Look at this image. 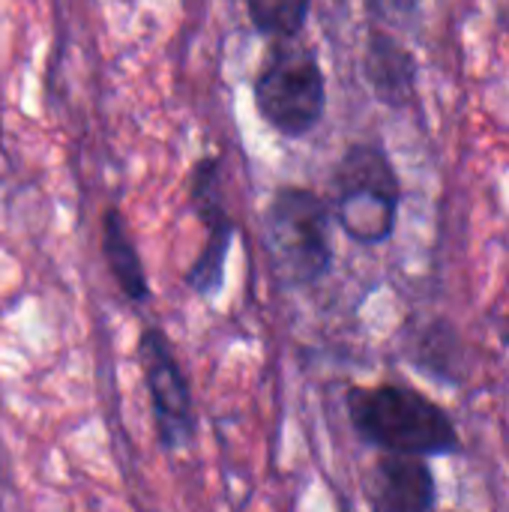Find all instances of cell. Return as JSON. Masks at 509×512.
Masks as SVG:
<instances>
[{"label":"cell","instance_id":"obj_1","mask_svg":"<svg viewBox=\"0 0 509 512\" xmlns=\"http://www.w3.org/2000/svg\"><path fill=\"white\" fill-rule=\"evenodd\" d=\"M348 414L357 435L387 453L423 459L462 450L450 414L408 387H354L348 393Z\"/></svg>","mask_w":509,"mask_h":512},{"label":"cell","instance_id":"obj_2","mask_svg":"<svg viewBox=\"0 0 509 512\" xmlns=\"http://www.w3.org/2000/svg\"><path fill=\"white\" fill-rule=\"evenodd\" d=\"M258 114L282 135H309L327 108V84L318 54L300 42V36L273 39L258 81H255Z\"/></svg>","mask_w":509,"mask_h":512},{"label":"cell","instance_id":"obj_3","mask_svg":"<svg viewBox=\"0 0 509 512\" xmlns=\"http://www.w3.org/2000/svg\"><path fill=\"white\" fill-rule=\"evenodd\" d=\"M264 249L285 285L324 279L333 264L327 204L300 186L279 189L264 213Z\"/></svg>","mask_w":509,"mask_h":512},{"label":"cell","instance_id":"obj_4","mask_svg":"<svg viewBox=\"0 0 509 512\" xmlns=\"http://www.w3.org/2000/svg\"><path fill=\"white\" fill-rule=\"evenodd\" d=\"M402 201L399 177L375 144H354L333 174V210L342 231L363 246L390 240Z\"/></svg>","mask_w":509,"mask_h":512},{"label":"cell","instance_id":"obj_5","mask_svg":"<svg viewBox=\"0 0 509 512\" xmlns=\"http://www.w3.org/2000/svg\"><path fill=\"white\" fill-rule=\"evenodd\" d=\"M138 357L144 369V384L150 393V408L156 420V432L168 450H183L195 441V405L189 381L177 363V354L168 336L156 327L144 330L138 339Z\"/></svg>","mask_w":509,"mask_h":512},{"label":"cell","instance_id":"obj_6","mask_svg":"<svg viewBox=\"0 0 509 512\" xmlns=\"http://www.w3.org/2000/svg\"><path fill=\"white\" fill-rule=\"evenodd\" d=\"M192 207L207 228V240L186 273V285L198 297H213L225 282V264L237 231L222 201V171L213 156L198 159L192 168Z\"/></svg>","mask_w":509,"mask_h":512},{"label":"cell","instance_id":"obj_7","mask_svg":"<svg viewBox=\"0 0 509 512\" xmlns=\"http://www.w3.org/2000/svg\"><path fill=\"white\" fill-rule=\"evenodd\" d=\"M369 504L375 512H432L438 486L420 456L387 453L369 477Z\"/></svg>","mask_w":509,"mask_h":512},{"label":"cell","instance_id":"obj_8","mask_svg":"<svg viewBox=\"0 0 509 512\" xmlns=\"http://www.w3.org/2000/svg\"><path fill=\"white\" fill-rule=\"evenodd\" d=\"M366 81L375 90V96L387 105H405L414 96V78L417 63L414 57L387 33L372 30L366 45Z\"/></svg>","mask_w":509,"mask_h":512},{"label":"cell","instance_id":"obj_9","mask_svg":"<svg viewBox=\"0 0 509 512\" xmlns=\"http://www.w3.org/2000/svg\"><path fill=\"white\" fill-rule=\"evenodd\" d=\"M102 255L108 261V270L117 282V288L132 300V303H147L150 297V282L141 264V255L126 231V219L120 210H105L102 219Z\"/></svg>","mask_w":509,"mask_h":512},{"label":"cell","instance_id":"obj_10","mask_svg":"<svg viewBox=\"0 0 509 512\" xmlns=\"http://www.w3.org/2000/svg\"><path fill=\"white\" fill-rule=\"evenodd\" d=\"M246 9L258 33L285 39V36H300L312 0H246Z\"/></svg>","mask_w":509,"mask_h":512}]
</instances>
